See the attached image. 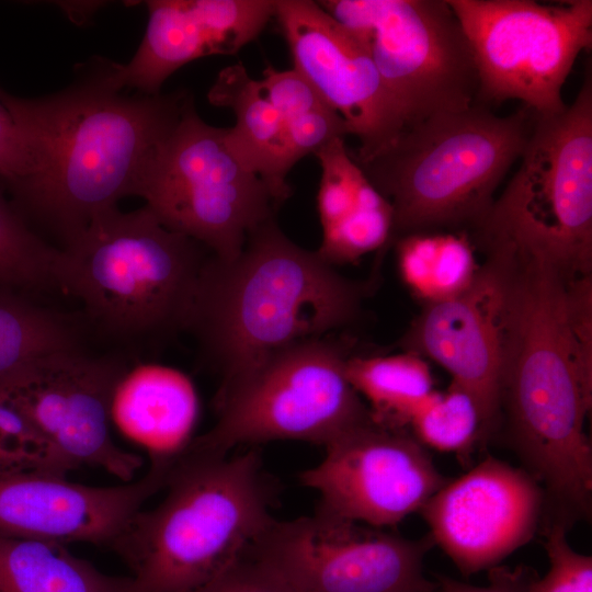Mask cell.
<instances>
[{"instance_id":"1","label":"cell","mask_w":592,"mask_h":592,"mask_svg":"<svg viewBox=\"0 0 592 592\" xmlns=\"http://www.w3.org/2000/svg\"><path fill=\"white\" fill-rule=\"evenodd\" d=\"M1 98L22 130L30 172L9 184L26 219L57 239L58 249L90 223L137 195L158 150L191 98L122 87L117 62L92 57L62 90L41 98Z\"/></svg>"},{"instance_id":"2","label":"cell","mask_w":592,"mask_h":592,"mask_svg":"<svg viewBox=\"0 0 592 592\" xmlns=\"http://www.w3.org/2000/svg\"><path fill=\"white\" fill-rule=\"evenodd\" d=\"M363 295L272 217L232 260L209 255L185 330L225 385L275 352L350 325Z\"/></svg>"},{"instance_id":"3","label":"cell","mask_w":592,"mask_h":592,"mask_svg":"<svg viewBox=\"0 0 592 592\" xmlns=\"http://www.w3.org/2000/svg\"><path fill=\"white\" fill-rule=\"evenodd\" d=\"M164 498L140 509L111 545L138 592H194L275 521L258 453L228 457L185 445L170 454Z\"/></svg>"},{"instance_id":"4","label":"cell","mask_w":592,"mask_h":592,"mask_svg":"<svg viewBox=\"0 0 592 592\" xmlns=\"http://www.w3.org/2000/svg\"><path fill=\"white\" fill-rule=\"evenodd\" d=\"M534 113L499 116L479 103L402 129L375 155L355 160L394 213L391 240L424 231L477 229L524 151Z\"/></svg>"},{"instance_id":"5","label":"cell","mask_w":592,"mask_h":592,"mask_svg":"<svg viewBox=\"0 0 592 592\" xmlns=\"http://www.w3.org/2000/svg\"><path fill=\"white\" fill-rule=\"evenodd\" d=\"M59 250L60 289L80 300L96 330L124 344L185 330L212 254L146 205L104 212Z\"/></svg>"},{"instance_id":"6","label":"cell","mask_w":592,"mask_h":592,"mask_svg":"<svg viewBox=\"0 0 592 592\" xmlns=\"http://www.w3.org/2000/svg\"><path fill=\"white\" fill-rule=\"evenodd\" d=\"M561 112L534 114L517 170L476 229L579 269H592V76Z\"/></svg>"},{"instance_id":"7","label":"cell","mask_w":592,"mask_h":592,"mask_svg":"<svg viewBox=\"0 0 592 592\" xmlns=\"http://www.w3.org/2000/svg\"><path fill=\"white\" fill-rule=\"evenodd\" d=\"M348 357L329 337L269 355L219 386L216 423L185 446L226 456L238 445L276 440L328 445L371 417L348 378Z\"/></svg>"},{"instance_id":"8","label":"cell","mask_w":592,"mask_h":592,"mask_svg":"<svg viewBox=\"0 0 592 592\" xmlns=\"http://www.w3.org/2000/svg\"><path fill=\"white\" fill-rule=\"evenodd\" d=\"M138 196L162 225L224 261L236 258L276 209L228 128L205 123L192 99L158 150Z\"/></svg>"},{"instance_id":"9","label":"cell","mask_w":592,"mask_h":592,"mask_svg":"<svg viewBox=\"0 0 592 592\" xmlns=\"http://www.w3.org/2000/svg\"><path fill=\"white\" fill-rule=\"evenodd\" d=\"M367 49L402 129L476 104L478 75L447 0H320Z\"/></svg>"},{"instance_id":"10","label":"cell","mask_w":592,"mask_h":592,"mask_svg":"<svg viewBox=\"0 0 592 592\" xmlns=\"http://www.w3.org/2000/svg\"><path fill=\"white\" fill-rule=\"evenodd\" d=\"M478 75L476 103L516 100L536 115L561 112L562 88L592 46V1L447 0Z\"/></svg>"},{"instance_id":"11","label":"cell","mask_w":592,"mask_h":592,"mask_svg":"<svg viewBox=\"0 0 592 592\" xmlns=\"http://www.w3.org/2000/svg\"><path fill=\"white\" fill-rule=\"evenodd\" d=\"M127 374L122 357L73 346L41 356L1 384L0 400L76 468H100L129 482L143 459L119 446L111 429L115 397Z\"/></svg>"},{"instance_id":"12","label":"cell","mask_w":592,"mask_h":592,"mask_svg":"<svg viewBox=\"0 0 592 592\" xmlns=\"http://www.w3.org/2000/svg\"><path fill=\"white\" fill-rule=\"evenodd\" d=\"M326 447V456L299 475L320 496L318 509L377 528L391 527L447 481L425 447L406 428L372 414Z\"/></svg>"},{"instance_id":"13","label":"cell","mask_w":592,"mask_h":592,"mask_svg":"<svg viewBox=\"0 0 592 592\" xmlns=\"http://www.w3.org/2000/svg\"><path fill=\"white\" fill-rule=\"evenodd\" d=\"M262 542L300 592H430L422 563L433 540H411L318 509L274 521Z\"/></svg>"},{"instance_id":"14","label":"cell","mask_w":592,"mask_h":592,"mask_svg":"<svg viewBox=\"0 0 592 592\" xmlns=\"http://www.w3.org/2000/svg\"><path fill=\"white\" fill-rule=\"evenodd\" d=\"M487 259L460 293L426 304L406 337L408 351L444 367L452 383L475 399L480 441L500 414L503 344L508 316L510 263L506 252L485 244Z\"/></svg>"},{"instance_id":"15","label":"cell","mask_w":592,"mask_h":592,"mask_svg":"<svg viewBox=\"0 0 592 592\" xmlns=\"http://www.w3.org/2000/svg\"><path fill=\"white\" fill-rule=\"evenodd\" d=\"M430 537L464 576L497 567L534 536L542 487L523 468L488 456L446 481L420 510Z\"/></svg>"},{"instance_id":"16","label":"cell","mask_w":592,"mask_h":592,"mask_svg":"<svg viewBox=\"0 0 592 592\" xmlns=\"http://www.w3.org/2000/svg\"><path fill=\"white\" fill-rule=\"evenodd\" d=\"M274 19L298 71L358 140L352 153L366 159L402 130L397 110L364 45L317 1L275 0Z\"/></svg>"},{"instance_id":"17","label":"cell","mask_w":592,"mask_h":592,"mask_svg":"<svg viewBox=\"0 0 592 592\" xmlns=\"http://www.w3.org/2000/svg\"><path fill=\"white\" fill-rule=\"evenodd\" d=\"M166 474V466L152 460L146 475L116 486L44 473L0 475V533L111 547L145 502L163 489Z\"/></svg>"},{"instance_id":"18","label":"cell","mask_w":592,"mask_h":592,"mask_svg":"<svg viewBox=\"0 0 592 592\" xmlns=\"http://www.w3.org/2000/svg\"><path fill=\"white\" fill-rule=\"evenodd\" d=\"M136 54L117 64L119 83L159 94L179 68L213 55H235L274 18L275 0H153Z\"/></svg>"},{"instance_id":"19","label":"cell","mask_w":592,"mask_h":592,"mask_svg":"<svg viewBox=\"0 0 592 592\" xmlns=\"http://www.w3.org/2000/svg\"><path fill=\"white\" fill-rule=\"evenodd\" d=\"M209 103L232 111L229 137L243 160L266 185L277 208L292 194L287 175L297 163L283 119L260 80L242 64L224 68L207 94Z\"/></svg>"},{"instance_id":"20","label":"cell","mask_w":592,"mask_h":592,"mask_svg":"<svg viewBox=\"0 0 592 592\" xmlns=\"http://www.w3.org/2000/svg\"><path fill=\"white\" fill-rule=\"evenodd\" d=\"M0 592H138L133 577L113 576L67 545L0 533Z\"/></svg>"},{"instance_id":"21","label":"cell","mask_w":592,"mask_h":592,"mask_svg":"<svg viewBox=\"0 0 592 592\" xmlns=\"http://www.w3.org/2000/svg\"><path fill=\"white\" fill-rule=\"evenodd\" d=\"M421 356L407 351L348 357V378L376 421L407 429L411 417L434 391L431 368Z\"/></svg>"},{"instance_id":"22","label":"cell","mask_w":592,"mask_h":592,"mask_svg":"<svg viewBox=\"0 0 592 592\" xmlns=\"http://www.w3.org/2000/svg\"><path fill=\"white\" fill-rule=\"evenodd\" d=\"M80 335L65 314L0 286V385L43 355L81 345Z\"/></svg>"},{"instance_id":"23","label":"cell","mask_w":592,"mask_h":592,"mask_svg":"<svg viewBox=\"0 0 592 592\" xmlns=\"http://www.w3.org/2000/svg\"><path fill=\"white\" fill-rule=\"evenodd\" d=\"M396 241L400 275L426 304L460 293L478 271L474 249L465 235L424 231Z\"/></svg>"},{"instance_id":"24","label":"cell","mask_w":592,"mask_h":592,"mask_svg":"<svg viewBox=\"0 0 592 592\" xmlns=\"http://www.w3.org/2000/svg\"><path fill=\"white\" fill-rule=\"evenodd\" d=\"M260 83L283 119L297 162L350 135L340 114L294 68L276 70L269 66Z\"/></svg>"},{"instance_id":"25","label":"cell","mask_w":592,"mask_h":592,"mask_svg":"<svg viewBox=\"0 0 592 592\" xmlns=\"http://www.w3.org/2000/svg\"><path fill=\"white\" fill-rule=\"evenodd\" d=\"M60 250L29 225L0 190V286L25 294L60 289Z\"/></svg>"},{"instance_id":"26","label":"cell","mask_w":592,"mask_h":592,"mask_svg":"<svg viewBox=\"0 0 592 592\" xmlns=\"http://www.w3.org/2000/svg\"><path fill=\"white\" fill-rule=\"evenodd\" d=\"M119 389L138 398V425L159 441H179L193 424L194 390L174 369L149 366L137 374L128 373Z\"/></svg>"},{"instance_id":"27","label":"cell","mask_w":592,"mask_h":592,"mask_svg":"<svg viewBox=\"0 0 592 592\" xmlns=\"http://www.w3.org/2000/svg\"><path fill=\"white\" fill-rule=\"evenodd\" d=\"M315 156L321 169L317 208L322 231L386 200L346 148L345 138L330 141Z\"/></svg>"},{"instance_id":"28","label":"cell","mask_w":592,"mask_h":592,"mask_svg":"<svg viewBox=\"0 0 592 592\" xmlns=\"http://www.w3.org/2000/svg\"><path fill=\"white\" fill-rule=\"evenodd\" d=\"M408 426L423 446L464 454L480 441L481 419L473 396L452 383L445 391L434 390Z\"/></svg>"},{"instance_id":"29","label":"cell","mask_w":592,"mask_h":592,"mask_svg":"<svg viewBox=\"0 0 592 592\" xmlns=\"http://www.w3.org/2000/svg\"><path fill=\"white\" fill-rule=\"evenodd\" d=\"M75 469L22 414L0 400V475L44 473L67 476Z\"/></svg>"},{"instance_id":"30","label":"cell","mask_w":592,"mask_h":592,"mask_svg":"<svg viewBox=\"0 0 592 592\" xmlns=\"http://www.w3.org/2000/svg\"><path fill=\"white\" fill-rule=\"evenodd\" d=\"M261 536L194 592H300Z\"/></svg>"},{"instance_id":"31","label":"cell","mask_w":592,"mask_h":592,"mask_svg":"<svg viewBox=\"0 0 592 592\" xmlns=\"http://www.w3.org/2000/svg\"><path fill=\"white\" fill-rule=\"evenodd\" d=\"M544 547L549 569L543 578L533 574L524 592H592V558L570 546L565 526L548 525Z\"/></svg>"},{"instance_id":"32","label":"cell","mask_w":592,"mask_h":592,"mask_svg":"<svg viewBox=\"0 0 592 592\" xmlns=\"http://www.w3.org/2000/svg\"><path fill=\"white\" fill-rule=\"evenodd\" d=\"M31 169V158L21 128L1 98L0 88V180L14 182Z\"/></svg>"},{"instance_id":"33","label":"cell","mask_w":592,"mask_h":592,"mask_svg":"<svg viewBox=\"0 0 592 592\" xmlns=\"http://www.w3.org/2000/svg\"><path fill=\"white\" fill-rule=\"evenodd\" d=\"M533 571L526 568L510 570L502 567L489 569V584L476 587L454 580L449 577L437 576L439 592H524Z\"/></svg>"},{"instance_id":"34","label":"cell","mask_w":592,"mask_h":592,"mask_svg":"<svg viewBox=\"0 0 592 592\" xmlns=\"http://www.w3.org/2000/svg\"><path fill=\"white\" fill-rule=\"evenodd\" d=\"M430 592H439V590H437V584H436V587H435L432 591H430Z\"/></svg>"}]
</instances>
